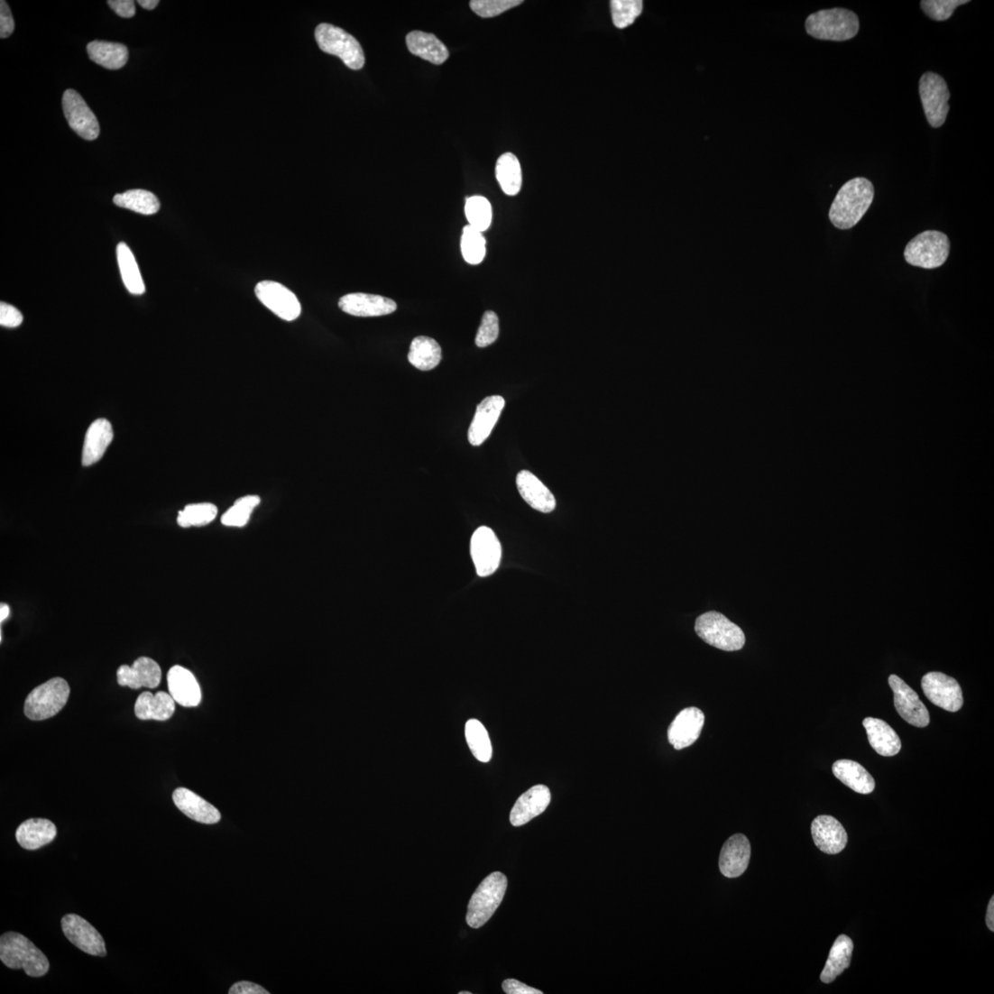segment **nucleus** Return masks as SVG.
I'll list each match as a JSON object with an SVG mask.
<instances>
[{
    "label": "nucleus",
    "instance_id": "864d4df0",
    "mask_svg": "<svg viewBox=\"0 0 994 994\" xmlns=\"http://www.w3.org/2000/svg\"><path fill=\"white\" fill-rule=\"evenodd\" d=\"M986 924H987L988 928L991 932H993L994 931V897L993 896L991 897V898L989 902L987 914H986Z\"/></svg>",
    "mask_w": 994,
    "mask_h": 994
},
{
    "label": "nucleus",
    "instance_id": "4c0bfd02",
    "mask_svg": "<svg viewBox=\"0 0 994 994\" xmlns=\"http://www.w3.org/2000/svg\"><path fill=\"white\" fill-rule=\"evenodd\" d=\"M465 737L474 756L481 762L490 761L492 744L488 732L480 721L471 719L466 722Z\"/></svg>",
    "mask_w": 994,
    "mask_h": 994
},
{
    "label": "nucleus",
    "instance_id": "9b49d317",
    "mask_svg": "<svg viewBox=\"0 0 994 994\" xmlns=\"http://www.w3.org/2000/svg\"><path fill=\"white\" fill-rule=\"evenodd\" d=\"M922 688L930 702L948 712H958L964 699L960 684L941 672H929L924 676Z\"/></svg>",
    "mask_w": 994,
    "mask_h": 994
},
{
    "label": "nucleus",
    "instance_id": "39448f33",
    "mask_svg": "<svg viewBox=\"0 0 994 994\" xmlns=\"http://www.w3.org/2000/svg\"><path fill=\"white\" fill-rule=\"evenodd\" d=\"M695 630L705 643L724 651L741 650L746 642L742 629L716 612L699 616L695 622Z\"/></svg>",
    "mask_w": 994,
    "mask_h": 994
},
{
    "label": "nucleus",
    "instance_id": "f704fd0d",
    "mask_svg": "<svg viewBox=\"0 0 994 994\" xmlns=\"http://www.w3.org/2000/svg\"><path fill=\"white\" fill-rule=\"evenodd\" d=\"M116 255L122 280L127 290L133 295H143L146 291L137 261L124 243H120L116 248Z\"/></svg>",
    "mask_w": 994,
    "mask_h": 994
},
{
    "label": "nucleus",
    "instance_id": "f257e3e1",
    "mask_svg": "<svg viewBox=\"0 0 994 994\" xmlns=\"http://www.w3.org/2000/svg\"><path fill=\"white\" fill-rule=\"evenodd\" d=\"M875 190L870 179L858 177L848 180L839 190L831 207L829 216L834 227L849 230L854 227L871 207Z\"/></svg>",
    "mask_w": 994,
    "mask_h": 994
},
{
    "label": "nucleus",
    "instance_id": "393cba45",
    "mask_svg": "<svg viewBox=\"0 0 994 994\" xmlns=\"http://www.w3.org/2000/svg\"><path fill=\"white\" fill-rule=\"evenodd\" d=\"M175 805L189 818L204 824H216L220 819L219 811L210 803L189 789L179 787L172 794Z\"/></svg>",
    "mask_w": 994,
    "mask_h": 994
},
{
    "label": "nucleus",
    "instance_id": "4be33fe9",
    "mask_svg": "<svg viewBox=\"0 0 994 994\" xmlns=\"http://www.w3.org/2000/svg\"><path fill=\"white\" fill-rule=\"evenodd\" d=\"M170 695L175 703L184 707H197L201 703L202 693L194 674L180 666L172 667L167 675Z\"/></svg>",
    "mask_w": 994,
    "mask_h": 994
},
{
    "label": "nucleus",
    "instance_id": "a878e982",
    "mask_svg": "<svg viewBox=\"0 0 994 994\" xmlns=\"http://www.w3.org/2000/svg\"><path fill=\"white\" fill-rule=\"evenodd\" d=\"M113 438L114 431L108 420L100 419L90 425L85 437L82 465L87 467L98 463L105 456Z\"/></svg>",
    "mask_w": 994,
    "mask_h": 994
},
{
    "label": "nucleus",
    "instance_id": "bb28decb",
    "mask_svg": "<svg viewBox=\"0 0 994 994\" xmlns=\"http://www.w3.org/2000/svg\"><path fill=\"white\" fill-rule=\"evenodd\" d=\"M834 777L856 793L869 795L876 787L873 777L861 764L851 759H839L833 765Z\"/></svg>",
    "mask_w": 994,
    "mask_h": 994
},
{
    "label": "nucleus",
    "instance_id": "5fc2aeb1",
    "mask_svg": "<svg viewBox=\"0 0 994 994\" xmlns=\"http://www.w3.org/2000/svg\"><path fill=\"white\" fill-rule=\"evenodd\" d=\"M159 0H139L138 2V5L148 11L154 10L159 5Z\"/></svg>",
    "mask_w": 994,
    "mask_h": 994
},
{
    "label": "nucleus",
    "instance_id": "79ce46f5",
    "mask_svg": "<svg viewBox=\"0 0 994 994\" xmlns=\"http://www.w3.org/2000/svg\"><path fill=\"white\" fill-rule=\"evenodd\" d=\"M461 247L465 260L470 264H479L485 257L486 241L483 233L470 225L463 231Z\"/></svg>",
    "mask_w": 994,
    "mask_h": 994
},
{
    "label": "nucleus",
    "instance_id": "a18cd8bd",
    "mask_svg": "<svg viewBox=\"0 0 994 994\" xmlns=\"http://www.w3.org/2000/svg\"><path fill=\"white\" fill-rule=\"evenodd\" d=\"M522 3L521 0H473L470 7L478 16L492 18L520 6Z\"/></svg>",
    "mask_w": 994,
    "mask_h": 994
},
{
    "label": "nucleus",
    "instance_id": "2eb2a0df",
    "mask_svg": "<svg viewBox=\"0 0 994 994\" xmlns=\"http://www.w3.org/2000/svg\"><path fill=\"white\" fill-rule=\"evenodd\" d=\"M64 934L86 954L106 957V942L101 934L87 921L77 915H67L61 920Z\"/></svg>",
    "mask_w": 994,
    "mask_h": 994
},
{
    "label": "nucleus",
    "instance_id": "423d86ee",
    "mask_svg": "<svg viewBox=\"0 0 994 994\" xmlns=\"http://www.w3.org/2000/svg\"><path fill=\"white\" fill-rule=\"evenodd\" d=\"M315 38L322 51L340 58L349 69L358 70L364 67L363 48L353 35L343 29L323 23L316 28Z\"/></svg>",
    "mask_w": 994,
    "mask_h": 994
},
{
    "label": "nucleus",
    "instance_id": "e433bc0d",
    "mask_svg": "<svg viewBox=\"0 0 994 994\" xmlns=\"http://www.w3.org/2000/svg\"><path fill=\"white\" fill-rule=\"evenodd\" d=\"M114 203L120 207L132 210L143 215H154L161 208V203L152 192L134 189L124 194H117L114 198Z\"/></svg>",
    "mask_w": 994,
    "mask_h": 994
},
{
    "label": "nucleus",
    "instance_id": "dca6fc26",
    "mask_svg": "<svg viewBox=\"0 0 994 994\" xmlns=\"http://www.w3.org/2000/svg\"><path fill=\"white\" fill-rule=\"evenodd\" d=\"M704 725V714L699 708L684 709L672 721L667 730V739L675 750H680L693 745L700 737Z\"/></svg>",
    "mask_w": 994,
    "mask_h": 994
},
{
    "label": "nucleus",
    "instance_id": "7c9ffc66",
    "mask_svg": "<svg viewBox=\"0 0 994 994\" xmlns=\"http://www.w3.org/2000/svg\"><path fill=\"white\" fill-rule=\"evenodd\" d=\"M175 712V701L170 695L159 692L155 695L145 692L134 704V713L141 720L166 721Z\"/></svg>",
    "mask_w": 994,
    "mask_h": 994
},
{
    "label": "nucleus",
    "instance_id": "f03ea898",
    "mask_svg": "<svg viewBox=\"0 0 994 994\" xmlns=\"http://www.w3.org/2000/svg\"><path fill=\"white\" fill-rule=\"evenodd\" d=\"M0 960L12 970H23L33 978L42 977L50 971L47 957L27 937L15 932L5 933L0 937Z\"/></svg>",
    "mask_w": 994,
    "mask_h": 994
},
{
    "label": "nucleus",
    "instance_id": "cd10ccee",
    "mask_svg": "<svg viewBox=\"0 0 994 994\" xmlns=\"http://www.w3.org/2000/svg\"><path fill=\"white\" fill-rule=\"evenodd\" d=\"M58 834L56 825L44 819H30L16 831V840L24 849L34 851L52 842Z\"/></svg>",
    "mask_w": 994,
    "mask_h": 994
},
{
    "label": "nucleus",
    "instance_id": "f3484780",
    "mask_svg": "<svg viewBox=\"0 0 994 994\" xmlns=\"http://www.w3.org/2000/svg\"><path fill=\"white\" fill-rule=\"evenodd\" d=\"M116 675L120 686L133 690L143 687L155 689L161 681V667L155 660L147 657L138 658L131 667L122 665Z\"/></svg>",
    "mask_w": 994,
    "mask_h": 994
},
{
    "label": "nucleus",
    "instance_id": "3c124183",
    "mask_svg": "<svg viewBox=\"0 0 994 994\" xmlns=\"http://www.w3.org/2000/svg\"><path fill=\"white\" fill-rule=\"evenodd\" d=\"M502 988L508 994H542L539 989L526 985L517 980L509 979L503 981Z\"/></svg>",
    "mask_w": 994,
    "mask_h": 994
},
{
    "label": "nucleus",
    "instance_id": "49530a36",
    "mask_svg": "<svg viewBox=\"0 0 994 994\" xmlns=\"http://www.w3.org/2000/svg\"><path fill=\"white\" fill-rule=\"evenodd\" d=\"M500 336V320L493 311L484 312L475 338L478 347L483 348L493 344Z\"/></svg>",
    "mask_w": 994,
    "mask_h": 994
},
{
    "label": "nucleus",
    "instance_id": "72a5a7b5",
    "mask_svg": "<svg viewBox=\"0 0 994 994\" xmlns=\"http://www.w3.org/2000/svg\"><path fill=\"white\" fill-rule=\"evenodd\" d=\"M442 358L439 344L428 336L416 337L409 353L410 363L422 372L432 371L438 366Z\"/></svg>",
    "mask_w": 994,
    "mask_h": 994
},
{
    "label": "nucleus",
    "instance_id": "c756f323",
    "mask_svg": "<svg viewBox=\"0 0 994 994\" xmlns=\"http://www.w3.org/2000/svg\"><path fill=\"white\" fill-rule=\"evenodd\" d=\"M406 44L413 55L435 65L443 64L449 57L446 45L432 33L411 32L406 36Z\"/></svg>",
    "mask_w": 994,
    "mask_h": 994
},
{
    "label": "nucleus",
    "instance_id": "6e6552de",
    "mask_svg": "<svg viewBox=\"0 0 994 994\" xmlns=\"http://www.w3.org/2000/svg\"><path fill=\"white\" fill-rule=\"evenodd\" d=\"M950 253L951 242L944 234L927 231L910 241L906 248L905 257L911 265L935 269L946 262Z\"/></svg>",
    "mask_w": 994,
    "mask_h": 994
},
{
    "label": "nucleus",
    "instance_id": "1a4fd4ad",
    "mask_svg": "<svg viewBox=\"0 0 994 994\" xmlns=\"http://www.w3.org/2000/svg\"><path fill=\"white\" fill-rule=\"evenodd\" d=\"M919 92L924 111L930 125L934 128L942 126L950 112L948 101L951 99L950 89L945 80L936 73H925L919 83Z\"/></svg>",
    "mask_w": 994,
    "mask_h": 994
},
{
    "label": "nucleus",
    "instance_id": "4468645a",
    "mask_svg": "<svg viewBox=\"0 0 994 994\" xmlns=\"http://www.w3.org/2000/svg\"><path fill=\"white\" fill-rule=\"evenodd\" d=\"M62 106L69 126L80 138L86 141H95L99 137L100 124L98 119L76 90H66Z\"/></svg>",
    "mask_w": 994,
    "mask_h": 994
},
{
    "label": "nucleus",
    "instance_id": "5701e85b",
    "mask_svg": "<svg viewBox=\"0 0 994 994\" xmlns=\"http://www.w3.org/2000/svg\"><path fill=\"white\" fill-rule=\"evenodd\" d=\"M811 833L816 846L827 854L840 853L848 842L843 826L835 818L828 815L819 816L813 821Z\"/></svg>",
    "mask_w": 994,
    "mask_h": 994
},
{
    "label": "nucleus",
    "instance_id": "ddd939ff",
    "mask_svg": "<svg viewBox=\"0 0 994 994\" xmlns=\"http://www.w3.org/2000/svg\"><path fill=\"white\" fill-rule=\"evenodd\" d=\"M259 300L279 318L287 322L297 320L301 313L296 295L285 286L274 281H262L255 288Z\"/></svg>",
    "mask_w": 994,
    "mask_h": 994
},
{
    "label": "nucleus",
    "instance_id": "09e8293b",
    "mask_svg": "<svg viewBox=\"0 0 994 994\" xmlns=\"http://www.w3.org/2000/svg\"><path fill=\"white\" fill-rule=\"evenodd\" d=\"M15 24L11 9L6 2L0 3V37L8 38L14 32Z\"/></svg>",
    "mask_w": 994,
    "mask_h": 994
},
{
    "label": "nucleus",
    "instance_id": "4d7b16f0",
    "mask_svg": "<svg viewBox=\"0 0 994 994\" xmlns=\"http://www.w3.org/2000/svg\"><path fill=\"white\" fill-rule=\"evenodd\" d=\"M459 994H472L471 991H460Z\"/></svg>",
    "mask_w": 994,
    "mask_h": 994
},
{
    "label": "nucleus",
    "instance_id": "37998d69",
    "mask_svg": "<svg viewBox=\"0 0 994 994\" xmlns=\"http://www.w3.org/2000/svg\"><path fill=\"white\" fill-rule=\"evenodd\" d=\"M611 9L615 27L624 29L634 23L642 14L643 2L641 0H612Z\"/></svg>",
    "mask_w": 994,
    "mask_h": 994
},
{
    "label": "nucleus",
    "instance_id": "c03bdc74",
    "mask_svg": "<svg viewBox=\"0 0 994 994\" xmlns=\"http://www.w3.org/2000/svg\"><path fill=\"white\" fill-rule=\"evenodd\" d=\"M969 3L968 0H923L921 6L929 18L943 22L950 19L958 7Z\"/></svg>",
    "mask_w": 994,
    "mask_h": 994
},
{
    "label": "nucleus",
    "instance_id": "f8f14e48",
    "mask_svg": "<svg viewBox=\"0 0 994 994\" xmlns=\"http://www.w3.org/2000/svg\"><path fill=\"white\" fill-rule=\"evenodd\" d=\"M888 684L894 694V705L897 713L910 725L926 728L930 714L917 693L897 675H890Z\"/></svg>",
    "mask_w": 994,
    "mask_h": 994
},
{
    "label": "nucleus",
    "instance_id": "ea45409f",
    "mask_svg": "<svg viewBox=\"0 0 994 994\" xmlns=\"http://www.w3.org/2000/svg\"><path fill=\"white\" fill-rule=\"evenodd\" d=\"M217 516V508L211 503H199L187 506L179 511L177 523L179 527H203L213 522Z\"/></svg>",
    "mask_w": 994,
    "mask_h": 994
},
{
    "label": "nucleus",
    "instance_id": "a211bd4d",
    "mask_svg": "<svg viewBox=\"0 0 994 994\" xmlns=\"http://www.w3.org/2000/svg\"><path fill=\"white\" fill-rule=\"evenodd\" d=\"M505 399L500 395L486 397L477 406L470 426L468 439L471 445H482L490 436L505 408Z\"/></svg>",
    "mask_w": 994,
    "mask_h": 994
},
{
    "label": "nucleus",
    "instance_id": "de8ad7c7",
    "mask_svg": "<svg viewBox=\"0 0 994 994\" xmlns=\"http://www.w3.org/2000/svg\"><path fill=\"white\" fill-rule=\"evenodd\" d=\"M22 313L15 307L2 302L0 303V325L8 328H16L23 324Z\"/></svg>",
    "mask_w": 994,
    "mask_h": 994
},
{
    "label": "nucleus",
    "instance_id": "2f4dec72",
    "mask_svg": "<svg viewBox=\"0 0 994 994\" xmlns=\"http://www.w3.org/2000/svg\"><path fill=\"white\" fill-rule=\"evenodd\" d=\"M90 60L110 70L122 69L128 60L125 45L106 41H94L87 45Z\"/></svg>",
    "mask_w": 994,
    "mask_h": 994
},
{
    "label": "nucleus",
    "instance_id": "412c9836",
    "mask_svg": "<svg viewBox=\"0 0 994 994\" xmlns=\"http://www.w3.org/2000/svg\"><path fill=\"white\" fill-rule=\"evenodd\" d=\"M550 789L538 785L525 792L515 803L511 812V823L520 827L544 813L551 802Z\"/></svg>",
    "mask_w": 994,
    "mask_h": 994
},
{
    "label": "nucleus",
    "instance_id": "58836bf2",
    "mask_svg": "<svg viewBox=\"0 0 994 994\" xmlns=\"http://www.w3.org/2000/svg\"><path fill=\"white\" fill-rule=\"evenodd\" d=\"M260 503L261 499L258 495L250 494L242 497L221 517L222 525L231 528L246 526L250 521L252 513Z\"/></svg>",
    "mask_w": 994,
    "mask_h": 994
},
{
    "label": "nucleus",
    "instance_id": "9d476101",
    "mask_svg": "<svg viewBox=\"0 0 994 994\" xmlns=\"http://www.w3.org/2000/svg\"><path fill=\"white\" fill-rule=\"evenodd\" d=\"M471 556L476 573L481 577L492 575L499 569L502 548L495 533L488 527L478 528L471 539Z\"/></svg>",
    "mask_w": 994,
    "mask_h": 994
},
{
    "label": "nucleus",
    "instance_id": "603ef678",
    "mask_svg": "<svg viewBox=\"0 0 994 994\" xmlns=\"http://www.w3.org/2000/svg\"><path fill=\"white\" fill-rule=\"evenodd\" d=\"M230 994H269V991L262 986L250 981L235 983L229 991Z\"/></svg>",
    "mask_w": 994,
    "mask_h": 994
},
{
    "label": "nucleus",
    "instance_id": "c85d7f7f",
    "mask_svg": "<svg viewBox=\"0 0 994 994\" xmlns=\"http://www.w3.org/2000/svg\"><path fill=\"white\" fill-rule=\"evenodd\" d=\"M863 725L867 731L870 744L877 753L881 756L891 757L900 751V739L887 722L879 718L868 717L864 720Z\"/></svg>",
    "mask_w": 994,
    "mask_h": 994
},
{
    "label": "nucleus",
    "instance_id": "6ab92c4d",
    "mask_svg": "<svg viewBox=\"0 0 994 994\" xmlns=\"http://www.w3.org/2000/svg\"><path fill=\"white\" fill-rule=\"evenodd\" d=\"M750 855L749 839L743 834L732 836L722 845L720 853L719 870L722 876L729 879L741 877L749 867Z\"/></svg>",
    "mask_w": 994,
    "mask_h": 994
},
{
    "label": "nucleus",
    "instance_id": "473e14b6",
    "mask_svg": "<svg viewBox=\"0 0 994 994\" xmlns=\"http://www.w3.org/2000/svg\"><path fill=\"white\" fill-rule=\"evenodd\" d=\"M853 951L851 939L845 935H840L834 942L824 970L821 974V980L824 983H832L851 965Z\"/></svg>",
    "mask_w": 994,
    "mask_h": 994
},
{
    "label": "nucleus",
    "instance_id": "8fccbe9b",
    "mask_svg": "<svg viewBox=\"0 0 994 994\" xmlns=\"http://www.w3.org/2000/svg\"><path fill=\"white\" fill-rule=\"evenodd\" d=\"M107 5L122 18L129 19L135 14V6L133 0H109Z\"/></svg>",
    "mask_w": 994,
    "mask_h": 994
},
{
    "label": "nucleus",
    "instance_id": "a19ab883",
    "mask_svg": "<svg viewBox=\"0 0 994 994\" xmlns=\"http://www.w3.org/2000/svg\"><path fill=\"white\" fill-rule=\"evenodd\" d=\"M465 215L469 225L475 230L483 233L489 229L492 211L490 202L485 198L475 196L467 198Z\"/></svg>",
    "mask_w": 994,
    "mask_h": 994
},
{
    "label": "nucleus",
    "instance_id": "c9c22d12",
    "mask_svg": "<svg viewBox=\"0 0 994 994\" xmlns=\"http://www.w3.org/2000/svg\"><path fill=\"white\" fill-rule=\"evenodd\" d=\"M495 176L503 192L517 196L522 187V171L518 158L512 153L503 154L496 162Z\"/></svg>",
    "mask_w": 994,
    "mask_h": 994
},
{
    "label": "nucleus",
    "instance_id": "0eeeda50",
    "mask_svg": "<svg viewBox=\"0 0 994 994\" xmlns=\"http://www.w3.org/2000/svg\"><path fill=\"white\" fill-rule=\"evenodd\" d=\"M70 695L69 684L62 677H54L36 687L26 698L25 715L33 721L51 718L66 705Z\"/></svg>",
    "mask_w": 994,
    "mask_h": 994
},
{
    "label": "nucleus",
    "instance_id": "20e7f679",
    "mask_svg": "<svg viewBox=\"0 0 994 994\" xmlns=\"http://www.w3.org/2000/svg\"><path fill=\"white\" fill-rule=\"evenodd\" d=\"M861 23L857 15L845 9L824 10L808 16L806 32L820 40L842 41L856 36Z\"/></svg>",
    "mask_w": 994,
    "mask_h": 994
},
{
    "label": "nucleus",
    "instance_id": "b1692460",
    "mask_svg": "<svg viewBox=\"0 0 994 994\" xmlns=\"http://www.w3.org/2000/svg\"><path fill=\"white\" fill-rule=\"evenodd\" d=\"M517 486L522 499L535 511L550 513L556 510L557 501L553 492L533 474L521 471L517 476Z\"/></svg>",
    "mask_w": 994,
    "mask_h": 994
},
{
    "label": "nucleus",
    "instance_id": "aec40b11",
    "mask_svg": "<svg viewBox=\"0 0 994 994\" xmlns=\"http://www.w3.org/2000/svg\"><path fill=\"white\" fill-rule=\"evenodd\" d=\"M339 308L355 318H380L394 312L397 304L392 299L379 295L352 293L340 299Z\"/></svg>",
    "mask_w": 994,
    "mask_h": 994
},
{
    "label": "nucleus",
    "instance_id": "7ed1b4c3",
    "mask_svg": "<svg viewBox=\"0 0 994 994\" xmlns=\"http://www.w3.org/2000/svg\"><path fill=\"white\" fill-rule=\"evenodd\" d=\"M508 888V879L502 872L485 878L472 896L466 922L472 928L483 926L502 905Z\"/></svg>",
    "mask_w": 994,
    "mask_h": 994
},
{
    "label": "nucleus",
    "instance_id": "6e6d98bb",
    "mask_svg": "<svg viewBox=\"0 0 994 994\" xmlns=\"http://www.w3.org/2000/svg\"><path fill=\"white\" fill-rule=\"evenodd\" d=\"M11 613L10 607L6 603L0 605V621L4 622Z\"/></svg>",
    "mask_w": 994,
    "mask_h": 994
}]
</instances>
